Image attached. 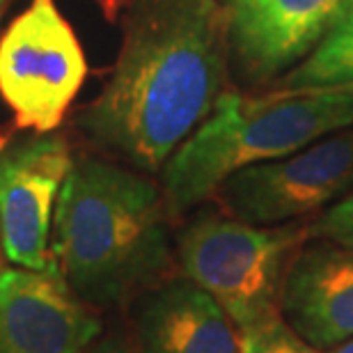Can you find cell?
Wrapping results in <instances>:
<instances>
[{"label": "cell", "instance_id": "cell-2", "mask_svg": "<svg viewBox=\"0 0 353 353\" xmlns=\"http://www.w3.org/2000/svg\"><path fill=\"white\" fill-rule=\"evenodd\" d=\"M168 204L143 172L108 161L72 163L55 204L51 255L85 303L145 294L170 266Z\"/></svg>", "mask_w": 353, "mask_h": 353}, {"label": "cell", "instance_id": "cell-5", "mask_svg": "<svg viewBox=\"0 0 353 353\" xmlns=\"http://www.w3.org/2000/svg\"><path fill=\"white\" fill-rule=\"evenodd\" d=\"M85 76L81 41L53 0H32L0 37V97L21 129L51 133Z\"/></svg>", "mask_w": 353, "mask_h": 353}, {"label": "cell", "instance_id": "cell-17", "mask_svg": "<svg viewBox=\"0 0 353 353\" xmlns=\"http://www.w3.org/2000/svg\"><path fill=\"white\" fill-rule=\"evenodd\" d=\"M333 92H347V94H353V83H347V85H340V88H330Z\"/></svg>", "mask_w": 353, "mask_h": 353}, {"label": "cell", "instance_id": "cell-15", "mask_svg": "<svg viewBox=\"0 0 353 353\" xmlns=\"http://www.w3.org/2000/svg\"><path fill=\"white\" fill-rule=\"evenodd\" d=\"M88 353H138L124 337H105L99 344H94Z\"/></svg>", "mask_w": 353, "mask_h": 353}, {"label": "cell", "instance_id": "cell-10", "mask_svg": "<svg viewBox=\"0 0 353 353\" xmlns=\"http://www.w3.org/2000/svg\"><path fill=\"white\" fill-rule=\"evenodd\" d=\"M280 319L314 351L353 340V250L305 239L287 266Z\"/></svg>", "mask_w": 353, "mask_h": 353}, {"label": "cell", "instance_id": "cell-4", "mask_svg": "<svg viewBox=\"0 0 353 353\" xmlns=\"http://www.w3.org/2000/svg\"><path fill=\"white\" fill-rule=\"evenodd\" d=\"M307 225L262 228L232 216H200L176 236L183 275L204 289L239 330L280 314L287 266L305 243Z\"/></svg>", "mask_w": 353, "mask_h": 353}, {"label": "cell", "instance_id": "cell-19", "mask_svg": "<svg viewBox=\"0 0 353 353\" xmlns=\"http://www.w3.org/2000/svg\"><path fill=\"white\" fill-rule=\"evenodd\" d=\"M0 248H3V241H0Z\"/></svg>", "mask_w": 353, "mask_h": 353}, {"label": "cell", "instance_id": "cell-6", "mask_svg": "<svg viewBox=\"0 0 353 353\" xmlns=\"http://www.w3.org/2000/svg\"><path fill=\"white\" fill-rule=\"evenodd\" d=\"M353 188V126L303 150L230 174L216 195L232 218L250 225L301 223Z\"/></svg>", "mask_w": 353, "mask_h": 353}, {"label": "cell", "instance_id": "cell-16", "mask_svg": "<svg viewBox=\"0 0 353 353\" xmlns=\"http://www.w3.org/2000/svg\"><path fill=\"white\" fill-rule=\"evenodd\" d=\"M328 353H353V340L347 342V344H342V347L333 349V351H328Z\"/></svg>", "mask_w": 353, "mask_h": 353}, {"label": "cell", "instance_id": "cell-14", "mask_svg": "<svg viewBox=\"0 0 353 353\" xmlns=\"http://www.w3.org/2000/svg\"><path fill=\"white\" fill-rule=\"evenodd\" d=\"M307 239H323L353 250V188L307 225Z\"/></svg>", "mask_w": 353, "mask_h": 353}, {"label": "cell", "instance_id": "cell-9", "mask_svg": "<svg viewBox=\"0 0 353 353\" xmlns=\"http://www.w3.org/2000/svg\"><path fill=\"white\" fill-rule=\"evenodd\" d=\"M101 323L51 255L46 268H0V353H85Z\"/></svg>", "mask_w": 353, "mask_h": 353}, {"label": "cell", "instance_id": "cell-13", "mask_svg": "<svg viewBox=\"0 0 353 353\" xmlns=\"http://www.w3.org/2000/svg\"><path fill=\"white\" fill-rule=\"evenodd\" d=\"M241 353H316L278 316L241 330Z\"/></svg>", "mask_w": 353, "mask_h": 353}, {"label": "cell", "instance_id": "cell-8", "mask_svg": "<svg viewBox=\"0 0 353 353\" xmlns=\"http://www.w3.org/2000/svg\"><path fill=\"white\" fill-rule=\"evenodd\" d=\"M72 163L65 138L55 133L0 147V241L12 264L39 271L51 262L53 209Z\"/></svg>", "mask_w": 353, "mask_h": 353}, {"label": "cell", "instance_id": "cell-18", "mask_svg": "<svg viewBox=\"0 0 353 353\" xmlns=\"http://www.w3.org/2000/svg\"><path fill=\"white\" fill-rule=\"evenodd\" d=\"M3 5H5V0H0V10H3Z\"/></svg>", "mask_w": 353, "mask_h": 353}, {"label": "cell", "instance_id": "cell-7", "mask_svg": "<svg viewBox=\"0 0 353 353\" xmlns=\"http://www.w3.org/2000/svg\"><path fill=\"white\" fill-rule=\"evenodd\" d=\"M349 0H225L230 72L262 88L305 62L326 39Z\"/></svg>", "mask_w": 353, "mask_h": 353}, {"label": "cell", "instance_id": "cell-12", "mask_svg": "<svg viewBox=\"0 0 353 353\" xmlns=\"http://www.w3.org/2000/svg\"><path fill=\"white\" fill-rule=\"evenodd\" d=\"M347 83H353V0L314 53L273 90H330Z\"/></svg>", "mask_w": 353, "mask_h": 353}, {"label": "cell", "instance_id": "cell-11", "mask_svg": "<svg viewBox=\"0 0 353 353\" xmlns=\"http://www.w3.org/2000/svg\"><path fill=\"white\" fill-rule=\"evenodd\" d=\"M140 353H241L234 321L188 278L147 289L136 310Z\"/></svg>", "mask_w": 353, "mask_h": 353}, {"label": "cell", "instance_id": "cell-3", "mask_svg": "<svg viewBox=\"0 0 353 353\" xmlns=\"http://www.w3.org/2000/svg\"><path fill=\"white\" fill-rule=\"evenodd\" d=\"M353 126V94L333 90H225L209 117L161 168L168 211L181 216L216 195L230 174L303 150Z\"/></svg>", "mask_w": 353, "mask_h": 353}, {"label": "cell", "instance_id": "cell-1", "mask_svg": "<svg viewBox=\"0 0 353 353\" xmlns=\"http://www.w3.org/2000/svg\"><path fill=\"white\" fill-rule=\"evenodd\" d=\"M228 74L218 0H131L117 62L79 126L140 172H159L214 110Z\"/></svg>", "mask_w": 353, "mask_h": 353}]
</instances>
